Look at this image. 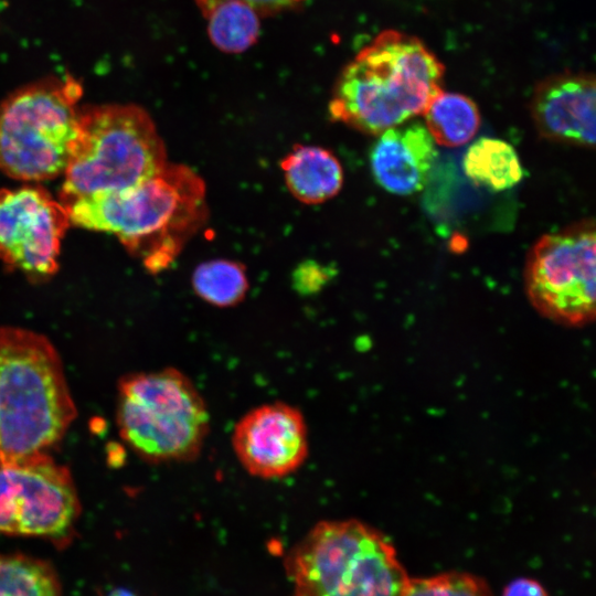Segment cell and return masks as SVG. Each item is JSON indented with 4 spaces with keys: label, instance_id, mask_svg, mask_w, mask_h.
Listing matches in <instances>:
<instances>
[{
    "label": "cell",
    "instance_id": "1",
    "mask_svg": "<svg viewBox=\"0 0 596 596\" xmlns=\"http://www.w3.org/2000/svg\"><path fill=\"white\" fill-rule=\"evenodd\" d=\"M61 203L72 225L113 234L151 274L169 268L207 220L202 178L169 162L132 188Z\"/></svg>",
    "mask_w": 596,
    "mask_h": 596
},
{
    "label": "cell",
    "instance_id": "2",
    "mask_svg": "<svg viewBox=\"0 0 596 596\" xmlns=\"http://www.w3.org/2000/svg\"><path fill=\"white\" fill-rule=\"evenodd\" d=\"M444 66L417 39L387 30L363 47L334 83L329 113L369 135L423 115L443 91Z\"/></svg>",
    "mask_w": 596,
    "mask_h": 596
},
{
    "label": "cell",
    "instance_id": "3",
    "mask_svg": "<svg viewBox=\"0 0 596 596\" xmlns=\"http://www.w3.org/2000/svg\"><path fill=\"white\" fill-rule=\"evenodd\" d=\"M76 417L62 360L47 338L0 328V462L49 455Z\"/></svg>",
    "mask_w": 596,
    "mask_h": 596
},
{
    "label": "cell",
    "instance_id": "4",
    "mask_svg": "<svg viewBox=\"0 0 596 596\" xmlns=\"http://www.w3.org/2000/svg\"><path fill=\"white\" fill-rule=\"evenodd\" d=\"M286 568L297 596H403L409 581L391 541L352 519L318 522Z\"/></svg>",
    "mask_w": 596,
    "mask_h": 596
},
{
    "label": "cell",
    "instance_id": "5",
    "mask_svg": "<svg viewBox=\"0 0 596 596\" xmlns=\"http://www.w3.org/2000/svg\"><path fill=\"white\" fill-rule=\"evenodd\" d=\"M150 115L137 105L81 107L78 132L63 173L61 202L132 188L166 164Z\"/></svg>",
    "mask_w": 596,
    "mask_h": 596
},
{
    "label": "cell",
    "instance_id": "6",
    "mask_svg": "<svg viewBox=\"0 0 596 596\" xmlns=\"http://www.w3.org/2000/svg\"><path fill=\"white\" fill-rule=\"evenodd\" d=\"M121 438L145 460L189 462L210 432V413L193 381L175 368L132 373L118 389Z\"/></svg>",
    "mask_w": 596,
    "mask_h": 596
},
{
    "label": "cell",
    "instance_id": "7",
    "mask_svg": "<svg viewBox=\"0 0 596 596\" xmlns=\"http://www.w3.org/2000/svg\"><path fill=\"white\" fill-rule=\"evenodd\" d=\"M83 89L72 76H49L0 103V171L26 182L64 173L78 132Z\"/></svg>",
    "mask_w": 596,
    "mask_h": 596
},
{
    "label": "cell",
    "instance_id": "8",
    "mask_svg": "<svg viewBox=\"0 0 596 596\" xmlns=\"http://www.w3.org/2000/svg\"><path fill=\"white\" fill-rule=\"evenodd\" d=\"M595 223L584 220L542 236L529 253L525 288L533 307L558 323L595 318Z\"/></svg>",
    "mask_w": 596,
    "mask_h": 596
},
{
    "label": "cell",
    "instance_id": "9",
    "mask_svg": "<svg viewBox=\"0 0 596 596\" xmlns=\"http://www.w3.org/2000/svg\"><path fill=\"white\" fill-rule=\"evenodd\" d=\"M79 512L68 469L49 455L0 462V534L62 540Z\"/></svg>",
    "mask_w": 596,
    "mask_h": 596
},
{
    "label": "cell",
    "instance_id": "10",
    "mask_svg": "<svg viewBox=\"0 0 596 596\" xmlns=\"http://www.w3.org/2000/svg\"><path fill=\"white\" fill-rule=\"evenodd\" d=\"M66 207L39 185L0 190V259L31 278L58 270L62 240L71 226Z\"/></svg>",
    "mask_w": 596,
    "mask_h": 596
},
{
    "label": "cell",
    "instance_id": "11",
    "mask_svg": "<svg viewBox=\"0 0 596 596\" xmlns=\"http://www.w3.org/2000/svg\"><path fill=\"white\" fill-rule=\"evenodd\" d=\"M233 451L242 467L264 480L297 471L309 453L308 427L299 408L276 401L245 413L232 432Z\"/></svg>",
    "mask_w": 596,
    "mask_h": 596
},
{
    "label": "cell",
    "instance_id": "12",
    "mask_svg": "<svg viewBox=\"0 0 596 596\" xmlns=\"http://www.w3.org/2000/svg\"><path fill=\"white\" fill-rule=\"evenodd\" d=\"M595 77L562 73L540 82L531 100L538 131L546 139L581 146L595 145Z\"/></svg>",
    "mask_w": 596,
    "mask_h": 596
},
{
    "label": "cell",
    "instance_id": "13",
    "mask_svg": "<svg viewBox=\"0 0 596 596\" xmlns=\"http://www.w3.org/2000/svg\"><path fill=\"white\" fill-rule=\"evenodd\" d=\"M437 151L425 126L402 124L382 134L370 153L371 170L386 191L408 195L422 190Z\"/></svg>",
    "mask_w": 596,
    "mask_h": 596
},
{
    "label": "cell",
    "instance_id": "14",
    "mask_svg": "<svg viewBox=\"0 0 596 596\" xmlns=\"http://www.w3.org/2000/svg\"><path fill=\"white\" fill-rule=\"evenodd\" d=\"M280 167L289 192L305 204H319L336 196L343 184L338 158L319 146L295 145Z\"/></svg>",
    "mask_w": 596,
    "mask_h": 596
},
{
    "label": "cell",
    "instance_id": "15",
    "mask_svg": "<svg viewBox=\"0 0 596 596\" xmlns=\"http://www.w3.org/2000/svg\"><path fill=\"white\" fill-rule=\"evenodd\" d=\"M462 167L472 183L491 191L510 189L523 175L514 148L501 139L489 137L479 138L467 149Z\"/></svg>",
    "mask_w": 596,
    "mask_h": 596
},
{
    "label": "cell",
    "instance_id": "16",
    "mask_svg": "<svg viewBox=\"0 0 596 596\" xmlns=\"http://www.w3.org/2000/svg\"><path fill=\"white\" fill-rule=\"evenodd\" d=\"M434 142L445 147L467 143L478 131L480 115L467 96L440 92L423 114Z\"/></svg>",
    "mask_w": 596,
    "mask_h": 596
},
{
    "label": "cell",
    "instance_id": "17",
    "mask_svg": "<svg viewBox=\"0 0 596 596\" xmlns=\"http://www.w3.org/2000/svg\"><path fill=\"white\" fill-rule=\"evenodd\" d=\"M205 18L211 42L224 53L245 52L259 36L260 15L244 2H221Z\"/></svg>",
    "mask_w": 596,
    "mask_h": 596
},
{
    "label": "cell",
    "instance_id": "18",
    "mask_svg": "<svg viewBox=\"0 0 596 596\" xmlns=\"http://www.w3.org/2000/svg\"><path fill=\"white\" fill-rule=\"evenodd\" d=\"M0 596H62L54 568L23 554H0Z\"/></svg>",
    "mask_w": 596,
    "mask_h": 596
},
{
    "label": "cell",
    "instance_id": "19",
    "mask_svg": "<svg viewBox=\"0 0 596 596\" xmlns=\"http://www.w3.org/2000/svg\"><path fill=\"white\" fill-rule=\"evenodd\" d=\"M191 281L199 298L221 308L240 304L249 287L245 266L223 258L200 264L194 269Z\"/></svg>",
    "mask_w": 596,
    "mask_h": 596
},
{
    "label": "cell",
    "instance_id": "20",
    "mask_svg": "<svg viewBox=\"0 0 596 596\" xmlns=\"http://www.w3.org/2000/svg\"><path fill=\"white\" fill-rule=\"evenodd\" d=\"M403 596H493L487 583L466 573H445L408 581Z\"/></svg>",
    "mask_w": 596,
    "mask_h": 596
},
{
    "label": "cell",
    "instance_id": "21",
    "mask_svg": "<svg viewBox=\"0 0 596 596\" xmlns=\"http://www.w3.org/2000/svg\"><path fill=\"white\" fill-rule=\"evenodd\" d=\"M336 274L332 266L307 259L296 266L291 283L298 294L309 296L321 291Z\"/></svg>",
    "mask_w": 596,
    "mask_h": 596
},
{
    "label": "cell",
    "instance_id": "22",
    "mask_svg": "<svg viewBox=\"0 0 596 596\" xmlns=\"http://www.w3.org/2000/svg\"><path fill=\"white\" fill-rule=\"evenodd\" d=\"M232 0H195L202 14L205 17L215 6ZM254 8L260 17L276 14L289 9H295L306 0H235Z\"/></svg>",
    "mask_w": 596,
    "mask_h": 596
},
{
    "label": "cell",
    "instance_id": "23",
    "mask_svg": "<svg viewBox=\"0 0 596 596\" xmlns=\"http://www.w3.org/2000/svg\"><path fill=\"white\" fill-rule=\"evenodd\" d=\"M503 596H547V594L538 582L519 578L505 587Z\"/></svg>",
    "mask_w": 596,
    "mask_h": 596
},
{
    "label": "cell",
    "instance_id": "24",
    "mask_svg": "<svg viewBox=\"0 0 596 596\" xmlns=\"http://www.w3.org/2000/svg\"><path fill=\"white\" fill-rule=\"evenodd\" d=\"M108 596H136L132 592L126 589V588H116L113 589Z\"/></svg>",
    "mask_w": 596,
    "mask_h": 596
}]
</instances>
